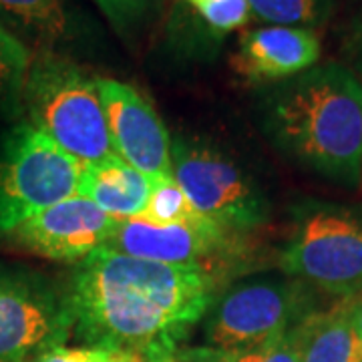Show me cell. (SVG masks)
Segmentation results:
<instances>
[{"label":"cell","mask_w":362,"mask_h":362,"mask_svg":"<svg viewBox=\"0 0 362 362\" xmlns=\"http://www.w3.org/2000/svg\"><path fill=\"white\" fill-rule=\"evenodd\" d=\"M228 278L206 266L159 264L101 247L75 264L65 282L73 334L87 346L145 358L180 350Z\"/></svg>","instance_id":"1"},{"label":"cell","mask_w":362,"mask_h":362,"mask_svg":"<svg viewBox=\"0 0 362 362\" xmlns=\"http://www.w3.org/2000/svg\"><path fill=\"white\" fill-rule=\"evenodd\" d=\"M262 133L290 163L342 187L362 185V81L328 61L262 89Z\"/></svg>","instance_id":"2"},{"label":"cell","mask_w":362,"mask_h":362,"mask_svg":"<svg viewBox=\"0 0 362 362\" xmlns=\"http://www.w3.org/2000/svg\"><path fill=\"white\" fill-rule=\"evenodd\" d=\"M23 115L77 163L113 156L97 77L57 52H35L23 90Z\"/></svg>","instance_id":"3"},{"label":"cell","mask_w":362,"mask_h":362,"mask_svg":"<svg viewBox=\"0 0 362 362\" xmlns=\"http://www.w3.org/2000/svg\"><path fill=\"white\" fill-rule=\"evenodd\" d=\"M280 268L338 300L362 296V211L324 202L294 207Z\"/></svg>","instance_id":"4"},{"label":"cell","mask_w":362,"mask_h":362,"mask_svg":"<svg viewBox=\"0 0 362 362\" xmlns=\"http://www.w3.org/2000/svg\"><path fill=\"white\" fill-rule=\"evenodd\" d=\"M312 290L286 274L226 286L204 316V346L247 350L282 338L318 310Z\"/></svg>","instance_id":"5"},{"label":"cell","mask_w":362,"mask_h":362,"mask_svg":"<svg viewBox=\"0 0 362 362\" xmlns=\"http://www.w3.org/2000/svg\"><path fill=\"white\" fill-rule=\"evenodd\" d=\"M171 171L195 211L223 228L247 235L270 221V199L262 185L218 145L175 135Z\"/></svg>","instance_id":"6"},{"label":"cell","mask_w":362,"mask_h":362,"mask_svg":"<svg viewBox=\"0 0 362 362\" xmlns=\"http://www.w3.org/2000/svg\"><path fill=\"white\" fill-rule=\"evenodd\" d=\"M81 163L26 119L0 133V238L77 195Z\"/></svg>","instance_id":"7"},{"label":"cell","mask_w":362,"mask_h":362,"mask_svg":"<svg viewBox=\"0 0 362 362\" xmlns=\"http://www.w3.org/2000/svg\"><path fill=\"white\" fill-rule=\"evenodd\" d=\"M73 334L65 284L0 266V362H33Z\"/></svg>","instance_id":"8"},{"label":"cell","mask_w":362,"mask_h":362,"mask_svg":"<svg viewBox=\"0 0 362 362\" xmlns=\"http://www.w3.org/2000/svg\"><path fill=\"white\" fill-rule=\"evenodd\" d=\"M105 247L131 258L175 266H206L226 272L246 247V235L223 228L206 216L177 223H156L145 218L121 220Z\"/></svg>","instance_id":"9"},{"label":"cell","mask_w":362,"mask_h":362,"mask_svg":"<svg viewBox=\"0 0 362 362\" xmlns=\"http://www.w3.org/2000/svg\"><path fill=\"white\" fill-rule=\"evenodd\" d=\"M113 151L149 180L173 177L171 137L156 107L135 87L97 77Z\"/></svg>","instance_id":"10"},{"label":"cell","mask_w":362,"mask_h":362,"mask_svg":"<svg viewBox=\"0 0 362 362\" xmlns=\"http://www.w3.org/2000/svg\"><path fill=\"white\" fill-rule=\"evenodd\" d=\"M119 221L89 199L71 195L28 218L6 240L40 258L78 264L111 242Z\"/></svg>","instance_id":"11"},{"label":"cell","mask_w":362,"mask_h":362,"mask_svg":"<svg viewBox=\"0 0 362 362\" xmlns=\"http://www.w3.org/2000/svg\"><path fill=\"white\" fill-rule=\"evenodd\" d=\"M322 42L316 30L264 25L242 33L233 69L247 83L270 87L318 65Z\"/></svg>","instance_id":"12"},{"label":"cell","mask_w":362,"mask_h":362,"mask_svg":"<svg viewBox=\"0 0 362 362\" xmlns=\"http://www.w3.org/2000/svg\"><path fill=\"white\" fill-rule=\"evenodd\" d=\"M0 26L35 52L69 54L87 37L83 14L71 0H0Z\"/></svg>","instance_id":"13"},{"label":"cell","mask_w":362,"mask_h":362,"mask_svg":"<svg viewBox=\"0 0 362 362\" xmlns=\"http://www.w3.org/2000/svg\"><path fill=\"white\" fill-rule=\"evenodd\" d=\"M151 189L153 180L131 168L117 153L101 161L81 165L77 195L93 202L115 220L141 218Z\"/></svg>","instance_id":"14"},{"label":"cell","mask_w":362,"mask_h":362,"mask_svg":"<svg viewBox=\"0 0 362 362\" xmlns=\"http://www.w3.org/2000/svg\"><path fill=\"white\" fill-rule=\"evenodd\" d=\"M247 0H175L169 33L185 52L216 51L228 35L247 25Z\"/></svg>","instance_id":"15"},{"label":"cell","mask_w":362,"mask_h":362,"mask_svg":"<svg viewBox=\"0 0 362 362\" xmlns=\"http://www.w3.org/2000/svg\"><path fill=\"white\" fill-rule=\"evenodd\" d=\"M354 300V298H352ZM352 300L316 310L296 326L302 362H362V338L352 322Z\"/></svg>","instance_id":"16"},{"label":"cell","mask_w":362,"mask_h":362,"mask_svg":"<svg viewBox=\"0 0 362 362\" xmlns=\"http://www.w3.org/2000/svg\"><path fill=\"white\" fill-rule=\"evenodd\" d=\"M30 63L33 51L0 26V117L23 115V90Z\"/></svg>","instance_id":"17"},{"label":"cell","mask_w":362,"mask_h":362,"mask_svg":"<svg viewBox=\"0 0 362 362\" xmlns=\"http://www.w3.org/2000/svg\"><path fill=\"white\" fill-rule=\"evenodd\" d=\"M252 16L274 26L322 28L337 13V0H247Z\"/></svg>","instance_id":"18"},{"label":"cell","mask_w":362,"mask_h":362,"mask_svg":"<svg viewBox=\"0 0 362 362\" xmlns=\"http://www.w3.org/2000/svg\"><path fill=\"white\" fill-rule=\"evenodd\" d=\"M185 362H302L298 346L296 326L282 338L258 349L218 350L209 346L181 349Z\"/></svg>","instance_id":"19"},{"label":"cell","mask_w":362,"mask_h":362,"mask_svg":"<svg viewBox=\"0 0 362 362\" xmlns=\"http://www.w3.org/2000/svg\"><path fill=\"white\" fill-rule=\"evenodd\" d=\"M197 216L189 197L180 187L173 177L153 181V189L141 218L156 223H177V221L194 220Z\"/></svg>","instance_id":"20"},{"label":"cell","mask_w":362,"mask_h":362,"mask_svg":"<svg viewBox=\"0 0 362 362\" xmlns=\"http://www.w3.org/2000/svg\"><path fill=\"white\" fill-rule=\"evenodd\" d=\"M107 23L119 37H131L153 16L149 0H95Z\"/></svg>","instance_id":"21"},{"label":"cell","mask_w":362,"mask_h":362,"mask_svg":"<svg viewBox=\"0 0 362 362\" xmlns=\"http://www.w3.org/2000/svg\"><path fill=\"white\" fill-rule=\"evenodd\" d=\"M145 356L127 350L101 349V346H54L42 352L33 362H143Z\"/></svg>","instance_id":"22"},{"label":"cell","mask_w":362,"mask_h":362,"mask_svg":"<svg viewBox=\"0 0 362 362\" xmlns=\"http://www.w3.org/2000/svg\"><path fill=\"white\" fill-rule=\"evenodd\" d=\"M342 65L362 81V16H352L340 35Z\"/></svg>","instance_id":"23"},{"label":"cell","mask_w":362,"mask_h":362,"mask_svg":"<svg viewBox=\"0 0 362 362\" xmlns=\"http://www.w3.org/2000/svg\"><path fill=\"white\" fill-rule=\"evenodd\" d=\"M352 322H354V328L358 332V337L362 338V296L354 298L352 300Z\"/></svg>","instance_id":"24"},{"label":"cell","mask_w":362,"mask_h":362,"mask_svg":"<svg viewBox=\"0 0 362 362\" xmlns=\"http://www.w3.org/2000/svg\"><path fill=\"white\" fill-rule=\"evenodd\" d=\"M143 362H185L183 354L180 350H173V352H165V354H156V356H147Z\"/></svg>","instance_id":"25"},{"label":"cell","mask_w":362,"mask_h":362,"mask_svg":"<svg viewBox=\"0 0 362 362\" xmlns=\"http://www.w3.org/2000/svg\"><path fill=\"white\" fill-rule=\"evenodd\" d=\"M165 2L168 0H149V8H151V14L156 16L163 11V6H165Z\"/></svg>","instance_id":"26"},{"label":"cell","mask_w":362,"mask_h":362,"mask_svg":"<svg viewBox=\"0 0 362 362\" xmlns=\"http://www.w3.org/2000/svg\"><path fill=\"white\" fill-rule=\"evenodd\" d=\"M342 2H346L349 6H352V8L356 11V14H354V16H362V0H342Z\"/></svg>","instance_id":"27"}]
</instances>
